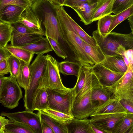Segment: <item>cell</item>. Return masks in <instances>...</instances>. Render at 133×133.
Listing matches in <instances>:
<instances>
[{
	"label": "cell",
	"mask_w": 133,
	"mask_h": 133,
	"mask_svg": "<svg viewBox=\"0 0 133 133\" xmlns=\"http://www.w3.org/2000/svg\"><path fill=\"white\" fill-rule=\"evenodd\" d=\"M97 0H65L62 6L71 8L76 6L78 3L84 2H97Z\"/></svg>",
	"instance_id": "60d3db41"
},
{
	"label": "cell",
	"mask_w": 133,
	"mask_h": 133,
	"mask_svg": "<svg viewBox=\"0 0 133 133\" xmlns=\"http://www.w3.org/2000/svg\"><path fill=\"white\" fill-rule=\"evenodd\" d=\"M67 133H91L89 119L74 118L65 124Z\"/></svg>",
	"instance_id": "ffe728a7"
},
{
	"label": "cell",
	"mask_w": 133,
	"mask_h": 133,
	"mask_svg": "<svg viewBox=\"0 0 133 133\" xmlns=\"http://www.w3.org/2000/svg\"><path fill=\"white\" fill-rule=\"evenodd\" d=\"M37 114L40 119L48 125L54 133H67L65 125L59 123L40 111H38Z\"/></svg>",
	"instance_id": "f546056e"
},
{
	"label": "cell",
	"mask_w": 133,
	"mask_h": 133,
	"mask_svg": "<svg viewBox=\"0 0 133 133\" xmlns=\"http://www.w3.org/2000/svg\"><path fill=\"white\" fill-rule=\"evenodd\" d=\"M119 101L133 100V67L129 66L123 76L112 85L104 87Z\"/></svg>",
	"instance_id": "8992f818"
},
{
	"label": "cell",
	"mask_w": 133,
	"mask_h": 133,
	"mask_svg": "<svg viewBox=\"0 0 133 133\" xmlns=\"http://www.w3.org/2000/svg\"><path fill=\"white\" fill-rule=\"evenodd\" d=\"M4 133H35L29 126L11 119L5 125Z\"/></svg>",
	"instance_id": "603a6c76"
},
{
	"label": "cell",
	"mask_w": 133,
	"mask_h": 133,
	"mask_svg": "<svg viewBox=\"0 0 133 133\" xmlns=\"http://www.w3.org/2000/svg\"><path fill=\"white\" fill-rule=\"evenodd\" d=\"M114 15L110 14L104 16L98 19L97 24V30L103 37L108 35L109 29L111 24Z\"/></svg>",
	"instance_id": "836d02e7"
},
{
	"label": "cell",
	"mask_w": 133,
	"mask_h": 133,
	"mask_svg": "<svg viewBox=\"0 0 133 133\" xmlns=\"http://www.w3.org/2000/svg\"><path fill=\"white\" fill-rule=\"evenodd\" d=\"M11 25L12 27L13 31L20 33L38 34L29 29L23 24L19 22Z\"/></svg>",
	"instance_id": "ab89813d"
},
{
	"label": "cell",
	"mask_w": 133,
	"mask_h": 133,
	"mask_svg": "<svg viewBox=\"0 0 133 133\" xmlns=\"http://www.w3.org/2000/svg\"><path fill=\"white\" fill-rule=\"evenodd\" d=\"M7 23L3 21L2 20L0 19V25H2V24H5V23Z\"/></svg>",
	"instance_id": "db71d44e"
},
{
	"label": "cell",
	"mask_w": 133,
	"mask_h": 133,
	"mask_svg": "<svg viewBox=\"0 0 133 133\" xmlns=\"http://www.w3.org/2000/svg\"><path fill=\"white\" fill-rule=\"evenodd\" d=\"M119 101L128 112L133 114V100L123 99Z\"/></svg>",
	"instance_id": "b9f144b4"
},
{
	"label": "cell",
	"mask_w": 133,
	"mask_h": 133,
	"mask_svg": "<svg viewBox=\"0 0 133 133\" xmlns=\"http://www.w3.org/2000/svg\"><path fill=\"white\" fill-rule=\"evenodd\" d=\"M5 77L4 75L0 74V91Z\"/></svg>",
	"instance_id": "816d5d0a"
},
{
	"label": "cell",
	"mask_w": 133,
	"mask_h": 133,
	"mask_svg": "<svg viewBox=\"0 0 133 133\" xmlns=\"http://www.w3.org/2000/svg\"><path fill=\"white\" fill-rule=\"evenodd\" d=\"M49 2H50V3L52 4V0H45Z\"/></svg>",
	"instance_id": "11a10c76"
},
{
	"label": "cell",
	"mask_w": 133,
	"mask_h": 133,
	"mask_svg": "<svg viewBox=\"0 0 133 133\" xmlns=\"http://www.w3.org/2000/svg\"><path fill=\"white\" fill-rule=\"evenodd\" d=\"M67 17L73 30L76 34L88 44L93 46H96L97 44L94 38L87 34L68 14Z\"/></svg>",
	"instance_id": "4316f807"
},
{
	"label": "cell",
	"mask_w": 133,
	"mask_h": 133,
	"mask_svg": "<svg viewBox=\"0 0 133 133\" xmlns=\"http://www.w3.org/2000/svg\"><path fill=\"white\" fill-rule=\"evenodd\" d=\"M5 48L12 55L20 60L30 65L34 56V54L30 51L24 49L11 45H7Z\"/></svg>",
	"instance_id": "d4e9b609"
},
{
	"label": "cell",
	"mask_w": 133,
	"mask_h": 133,
	"mask_svg": "<svg viewBox=\"0 0 133 133\" xmlns=\"http://www.w3.org/2000/svg\"><path fill=\"white\" fill-rule=\"evenodd\" d=\"M55 9L60 28L59 37L72 52L74 55V61L81 67L85 66L92 68L95 63L85 51L83 46V40L73 30L64 7L57 6Z\"/></svg>",
	"instance_id": "6da1fadb"
},
{
	"label": "cell",
	"mask_w": 133,
	"mask_h": 133,
	"mask_svg": "<svg viewBox=\"0 0 133 133\" xmlns=\"http://www.w3.org/2000/svg\"><path fill=\"white\" fill-rule=\"evenodd\" d=\"M42 133H54L51 128L45 122L40 119Z\"/></svg>",
	"instance_id": "bcb514c9"
},
{
	"label": "cell",
	"mask_w": 133,
	"mask_h": 133,
	"mask_svg": "<svg viewBox=\"0 0 133 133\" xmlns=\"http://www.w3.org/2000/svg\"><path fill=\"white\" fill-rule=\"evenodd\" d=\"M49 107L53 110L71 115L74 94L73 88L65 94L47 90Z\"/></svg>",
	"instance_id": "52a82bcc"
},
{
	"label": "cell",
	"mask_w": 133,
	"mask_h": 133,
	"mask_svg": "<svg viewBox=\"0 0 133 133\" xmlns=\"http://www.w3.org/2000/svg\"><path fill=\"white\" fill-rule=\"evenodd\" d=\"M91 133H105L102 130L95 127L91 124L90 125Z\"/></svg>",
	"instance_id": "c3c4849f"
},
{
	"label": "cell",
	"mask_w": 133,
	"mask_h": 133,
	"mask_svg": "<svg viewBox=\"0 0 133 133\" xmlns=\"http://www.w3.org/2000/svg\"><path fill=\"white\" fill-rule=\"evenodd\" d=\"M46 55H37L29 65L30 80L23 98L25 110L33 111V102L35 93L46 63Z\"/></svg>",
	"instance_id": "277c9868"
},
{
	"label": "cell",
	"mask_w": 133,
	"mask_h": 133,
	"mask_svg": "<svg viewBox=\"0 0 133 133\" xmlns=\"http://www.w3.org/2000/svg\"><path fill=\"white\" fill-rule=\"evenodd\" d=\"M8 119L1 115L0 116V133H4V130L5 125L7 123Z\"/></svg>",
	"instance_id": "7dc6e473"
},
{
	"label": "cell",
	"mask_w": 133,
	"mask_h": 133,
	"mask_svg": "<svg viewBox=\"0 0 133 133\" xmlns=\"http://www.w3.org/2000/svg\"><path fill=\"white\" fill-rule=\"evenodd\" d=\"M25 8L14 5H8L1 12L0 19L10 24L18 22L21 15Z\"/></svg>",
	"instance_id": "2e32d148"
},
{
	"label": "cell",
	"mask_w": 133,
	"mask_h": 133,
	"mask_svg": "<svg viewBox=\"0 0 133 133\" xmlns=\"http://www.w3.org/2000/svg\"><path fill=\"white\" fill-rule=\"evenodd\" d=\"M0 115L29 126L35 133H42L40 120L37 113L26 110L14 113L2 112Z\"/></svg>",
	"instance_id": "30bf717a"
},
{
	"label": "cell",
	"mask_w": 133,
	"mask_h": 133,
	"mask_svg": "<svg viewBox=\"0 0 133 133\" xmlns=\"http://www.w3.org/2000/svg\"><path fill=\"white\" fill-rule=\"evenodd\" d=\"M11 54L5 48H0V62L6 59Z\"/></svg>",
	"instance_id": "f6af8a7d"
},
{
	"label": "cell",
	"mask_w": 133,
	"mask_h": 133,
	"mask_svg": "<svg viewBox=\"0 0 133 133\" xmlns=\"http://www.w3.org/2000/svg\"><path fill=\"white\" fill-rule=\"evenodd\" d=\"M132 15H133V5L118 14L114 15L108 34L119 23Z\"/></svg>",
	"instance_id": "1f68e13d"
},
{
	"label": "cell",
	"mask_w": 133,
	"mask_h": 133,
	"mask_svg": "<svg viewBox=\"0 0 133 133\" xmlns=\"http://www.w3.org/2000/svg\"><path fill=\"white\" fill-rule=\"evenodd\" d=\"M39 111L59 123L64 125L69 122L74 118L71 115L53 110L49 107Z\"/></svg>",
	"instance_id": "f1b7e54d"
},
{
	"label": "cell",
	"mask_w": 133,
	"mask_h": 133,
	"mask_svg": "<svg viewBox=\"0 0 133 133\" xmlns=\"http://www.w3.org/2000/svg\"><path fill=\"white\" fill-rule=\"evenodd\" d=\"M10 76L16 79L19 70L20 60L11 55L7 58Z\"/></svg>",
	"instance_id": "e575fe53"
},
{
	"label": "cell",
	"mask_w": 133,
	"mask_h": 133,
	"mask_svg": "<svg viewBox=\"0 0 133 133\" xmlns=\"http://www.w3.org/2000/svg\"><path fill=\"white\" fill-rule=\"evenodd\" d=\"M83 45L85 51L95 64L100 63L105 59V56L97 44L95 46H93L83 41Z\"/></svg>",
	"instance_id": "83f0119b"
},
{
	"label": "cell",
	"mask_w": 133,
	"mask_h": 133,
	"mask_svg": "<svg viewBox=\"0 0 133 133\" xmlns=\"http://www.w3.org/2000/svg\"><path fill=\"white\" fill-rule=\"evenodd\" d=\"M22 97V90L16 79L10 76L5 77L0 91V103L5 107L12 109L17 107Z\"/></svg>",
	"instance_id": "5b68a950"
},
{
	"label": "cell",
	"mask_w": 133,
	"mask_h": 133,
	"mask_svg": "<svg viewBox=\"0 0 133 133\" xmlns=\"http://www.w3.org/2000/svg\"><path fill=\"white\" fill-rule=\"evenodd\" d=\"M59 72L63 74L78 76L81 67L77 62L73 61H64L57 63Z\"/></svg>",
	"instance_id": "cb8c5ba5"
},
{
	"label": "cell",
	"mask_w": 133,
	"mask_h": 133,
	"mask_svg": "<svg viewBox=\"0 0 133 133\" xmlns=\"http://www.w3.org/2000/svg\"><path fill=\"white\" fill-rule=\"evenodd\" d=\"M18 47L27 50L33 54H36L37 55H43L53 50L46 37H43L35 42Z\"/></svg>",
	"instance_id": "7402d4cb"
},
{
	"label": "cell",
	"mask_w": 133,
	"mask_h": 133,
	"mask_svg": "<svg viewBox=\"0 0 133 133\" xmlns=\"http://www.w3.org/2000/svg\"><path fill=\"white\" fill-rule=\"evenodd\" d=\"M132 15L128 18V20L130 26L131 30V32H133V16Z\"/></svg>",
	"instance_id": "681fc988"
},
{
	"label": "cell",
	"mask_w": 133,
	"mask_h": 133,
	"mask_svg": "<svg viewBox=\"0 0 133 133\" xmlns=\"http://www.w3.org/2000/svg\"><path fill=\"white\" fill-rule=\"evenodd\" d=\"M100 63L110 70L119 73H125L128 68L123 57L120 55L106 56Z\"/></svg>",
	"instance_id": "d6986e66"
},
{
	"label": "cell",
	"mask_w": 133,
	"mask_h": 133,
	"mask_svg": "<svg viewBox=\"0 0 133 133\" xmlns=\"http://www.w3.org/2000/svg\"><path fill=\"white\" fill-rule=\"evenodd\" d=\"M46 67L48 74L47 90L54 91L61 94H65L72 88L65 87L63 84L58 69L57 61L49 54L46 55Z\"/></svg>",
	"instance_id": "9c48e42d"
},
{
	"label": "cell",
	"mask_w": 133,
	"mask_h": 133,
	"mask_svg": "<svg viewBox=\"0 0 133 133\" xmlns=\"http://www.w3.org/2000/svg\"><path fill=\"white\" fill-rule=\"evenodd\" d=\"M128 112L122 105L118 99L115 97L113 98L109 99L100 105L95 107L90 117L102 114L127 113Z\"/></svg>",
	"instance_id": "5bb4252c"
},
{
	"label": "cell",
	"mask_w": 133,
	"mask_h": 133,
	"mask_svg": "<svg viewBox=\"0 0 133 133\" xmlns=\"http://www.w3.org/2000/svg\"><path fill=\"white\" fill-rule=\"evenodd\" d=\"M77 77V82L75 86L73 88L74 98L81 91L85 82V73L84 66L80 67Z\"/></svg>",
	"instance_id": "8d00e7d4"
},
{
	"label": "cell",
	"mask_w": 133,
	"mask_h": 133,
	"mask_svg": "<svg viewBox=\"0 0 133 133\" xmlns=\"http://www.w3.org/2000/svg\"><path fill=\"white\" fill-rule=\"evenodd\" d=\"M127 113H105L95 115L90 117V123L105 133H114L119 123Z\"/></svg>",
	"instance_id": "ba28073f"
},
{
	"label": "cell",
	"mask_w": 133,
	"mask_h": 133,
	"mask_svg": "<svg viewBox=\"0 0 133 133\" xmlns=\"http://www.w3.org/2000/svg\"><path fill=\"white\" fill-rule=\"evenodd\" d=\"M91 70L104 87L112 85L119 80L124 73L111 71L100 63L95 64L91 68Z\"/></svg>",
	"instance_id": "7c38bea8"
},
{
	"label": "cell",
	"mask_w": 133,
	"mask_h": 133,
	"mask_svg": "<svg viewBox=\"0 0 133 133\" xmlns=\"http://www.w3.org/2000/svg\"><path fill=\"white\" fill-rule=\"evenodd\" d=\"M96 3L84 2L78 3L76 6L72 7L77 13L81 21L85 25L92 23V17L93 10Z\"/></svg>",
	"instance_id": "9a60e30c"
},
{
	"label": "cell",
	"mask_w": 133,
	"mask_h": 133,
	"mask_svg": "<svg viewBox=\"0 0 133 133\" xmlns=\"http://www.w3.org/2000/svg\"><path fill=\"white\" fill-rule=\"evenodd\" d=\"M133 5V0H115L113 5L112 12L116 15Z\"/></svg>",
	"instance_id": "d590c367"
},
{
	"label": "cell",
	"mask_w": 133,
	"mask_h": 133,
	"mask_svg": "<svg viewBox=\"0 0 133 133\" xmlns=\"http://www.w3.org/2000/svg\"><path fill=\"white\" fill-rule=\"evenodd\" d=\"M114 133H133V114L128 112L119 123Z\"/></svg>",
	"instance_id": "4dcf8cb0"
},
{
	"label": "cell",
	"mask_w": 133,
	"mask_h": 133,
	"mask_svg": "<svg viewBox=\"0 0 133 133\" xmlns=\"http://www.w3.org/2000/svg\"><path fill=\"white\" fill-rule=\"evenodd\" d=\"M48 74L46 66L36 89L33 102V109L39 111L49 107L48 96L47 92Z\"/></svg>",
	"instance_id": "8fae6325"
},
{
	"label": "cell",
	"mask_w": 133,
	"mask_h": 133,
	"mask_svg": "<svg viewBox=\"0 0 133 133\" xmlns=\"http://www.w3.org/2000/svg\"><path fill=\"white\" fill-rule=\"evenodd\" d=\"M20 65L18 76L16 78L17 82L21 87L25 90L28 87L30 80L29 65L20 60Z\"/></svg>",
	"instance_id": "484cf974"
},
{
	"label": "cell",
	"mask_w": 133,
	"mask_h": 133,
	"mask_svg": "<svg viewBox=\"0 0 133 133\" xmlns=\"http://www.w3.org/2000/svg\"><path fill=\"white\" fill-rule=\"evenodd\" d=\"M38 34L45 36L42 27V20L31 6H27L23 11L18 21Z\"/></svg>",
	"instance_id": "4fadbf2b"
},
{
	"label": "cell",
	"mask_w": 133,
	"mask_h": 133,
	"mask_svg": "<svg viewBox=\"0 0 133 133\" xmlns=\"http://www.w3.org/2000/svg\"><path fill=\"white\" fill-rule=\"evenodd\" d=\"M31 7L41 20L45 28V36L58 42L60 28L52 4L45 0H37Z\"/></svg>",
	"instance_id": "7a4b0ae2"
},
{
	"label": "cell",
	"mask_w": 133,
	"mask_h": 133,
	"mask_svg": "<svg viewBox=\"0 0 133 133\" xmlns=\"http://www.w3.org/2000/svg\"><path fill=\"white\" fill-rule=\"evenodd\" d=\"M115 0H97L93 11L92 22L112 12L113 4Z\"/></svg>",
	"instance_id": "44dd1931"
},
{
	"label": "cell",
	"mask_w": 133,
	"mask_h": 133,
	"mask_svg": "<svg viewBox=\"0 0 133 133\" xmlns=\"http://www.w3.org/2000/svg\"><path fill=\"white\" fill-rule=\"evenodd\" d=\"M43 36L37 34L20 33L13 31L10 41L11 45L22 46L37 41Z\"/></svg>",
	"instance_id": "ac0fdd59"
},
{
	"label": "cell",
	"mask_w": 133,
	"mask_h": 133,
	"mask_svg": "<svg viewBox=\"0 0 133 133\" xmlns=\"http://www.w3.org/2000/svg\"><path fill=\"white\" fill-rule=\"evenodd\" d=\"M9 5H17L25 8L29 6L26 0H0V15L4 8Z\"/></svg>",
	"instance_id": "f35d334b"
},
{
	"label": "cell",
	"mask_w": 133,
	"mask_h": 133,
	"mask_svg": "<svg viewBox=\"0 0 133 133\" xmlns=\"http://www.w3.org/2000/svg\"><path fill=\"white\" fill-rule=\"evenodd\" d=\"M124 55L128 61L129 63V66L133 67V49H129L126 50L124 53Z\"/></svg>",
	"instance_id": "ee69618b"
},
{
	"label": "cell",
	"mask_w": 133,
	"mask_h": 133,
	"mask_svg": "<svg viewBox=\"0 0 133 133\" xmlns=\"http://www.w3.org/2000/svg\"><path fill=\"white\" fill-rule=\"evenodd\" d=\"M65 0H52V3L54 4L62 6Z\"/></svg>",
	"instance_id": "f907efd6"
},
{
	"label": "cell",
	"mask_w": 133,
	"mask_h": 133,
	"mask_svg": "<svg viewBox=\"0 0 133 133\" xmlns=\"http://www.w3.org/2000/svg\"><path fill=\"white\" fill-rule=\"evenodd\" d=\"M115 97L111 92L100 83L96 85L92 90L91 101L95 107Z\"/></svg>",
	"instance_id": "e0dca14e"
},
{
	"label": "cell",
	"mask_w": 133,
	"mask_h": 133,
	"mask_svg": "<svg viewBox=\"0 0 133 133\" xmlns=\"http://www.w3.org/2000/svg\"><path fill=\"white\" fill-rule=\"evenodd\" d=\"M13 30L12 27L10 24L0 25V48H5L11 41Z\"/></svg>",
	"instance_id": "d6a6232c"
},
{
	"label": "cell",
	"mask_w": 133,
	"mask_h": 133,
	"mask_svg": "<svg viewBox=\"0 0 133 133\" xmlns=\"http://www.w3.org/2000/svg\"><path fill=\"white\" fill-rule=\"evenodd\" d=\"M52 49L57 55L63 59L68 57L67 55L60 46L58 42H57L52 39L46 37Z\"/></svg>",
	"instance_id": "74e56055"
},
{
	"label": "cell",
	"mask_w": 133,
	"mask_h": 133,
	"mask_svg": "<svg viewBox=\"0 0 133 133\" xmlns=\"http://www.w3.org/2000/svg\"><path fill=\"white\" fill-rule=\"evenodd\" d=\"M29 6H31L37 0H26Z\"/></svg>",
	"instance_id": "f5cc1de1"
},
{
	"label": "cell",
	"mask_w": 133,
	"mask_h": 133,
	"mask_svg": "<svg viewBox=\"0 0 133 133\" xmlns=\"http://www.w3.org/2000/svg\"><path fill=\"white\" fill-rule=\"evenodd\" d=\"M97 44L106 56L118 55L117 51L121 46L126 50L133 49V33L123 34L111 31L105 37L102 36L97 30L92 33Z\"/></svg>",
	"instance_id": "3957f363"
},
{
	"label": "cell",
	"mask_w": 133,
	"mask_h": 133,
	"mask_svg": "<svg viewBox=\"0 0 133 133\" xmlns=\"http://www.w3.org/2000/svg\"><path fill=\"white\" fill-rule=\"evenodd\" d=\"M9 72L7 59L0 62V74L5 75Z\"/></svg>",
	"instance_id": "7bdbcfd3"
}]
</instances>
